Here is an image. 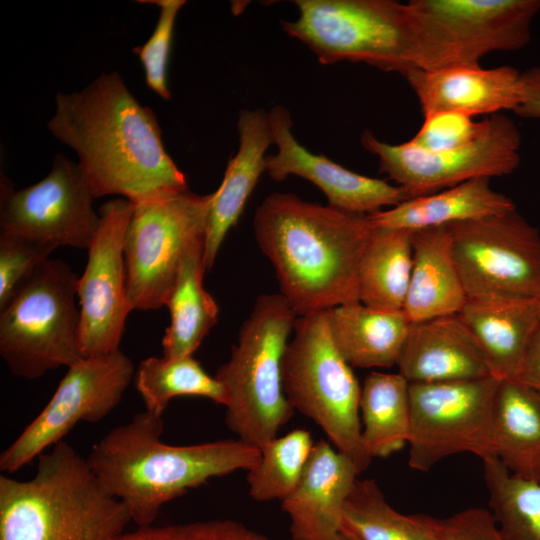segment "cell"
<instances>
[{
    "instance_id": "1",
    "label": "cell",
    "mask_w": 540,
    "mask_h": 540,
    "mask_svg": "<svg viewBox=\"0 0 540 540\" xmlns=\"http://www.w3.org/2000/svg\"><path fill=\"white\" fill-rule=\"evenodd\" d=\"M48 128L78 154L94 199L116 194L134 204L188 189L154 112L138 103L117 72L79 92L57 94Z\"/></svg>"
},
{
    "instance_id": "2",
    "label": "cell",
    "mask_w": 540,
    "mask_h": 540,
    "mask_svg": "<svg viewBox=\"0 0 540 540\" xmlns=\"http://www.w3.org/2000/svg\"><path fill=\"white\" fill-rule=\"evenodd\" d=\"M253 230L298 317L359 301V267L375 230L368 215L275 192L256 209Z\"/></svg>"
},
{
    "instance_id": "3",
    "label": "cell",
    "mask_w": 540,
    "mask_h": 540,
    "mask_svg": "<svg viewBox=\"0 0 540 540\" xmlns=\"http://www.w3.org/2000/svg\"><path fill=\"white\" fill-rule=\"evenodd\" d=\"M162 415L144 410L95 443L86 457L104 490L126 505L132 521L152 525L163 505L212 478L248 471L261 450L240 439L191 445L163 442Z\"/></svg>"
},
{
    "instance_id": "4",
    "label": "cell",
    "mask_w": 540,
    "mask_h": 540,
    "mask_svg": "<svg viewBox=\"0 0 540 540\" xmlns=\"http://www.w3.org/2000/svg\"><path fill=\"white\" fill-rule=\"evenodd\" d=\"M130 521L65 440L37 458L31 478L0 476V540H117Z\"/></svg>"
},
{
    "instance_id": "5",
    "label": "cell",
    "mask_w": 540,
    "mask_h": 540,
    "mask_svg": "<svg viewBox=\"0 0 540 540\" xmlns=\"http://www.w3.org/2000/svg\"><path fill=\"white\" fill-rule=\"evenodd\" d=\"M297 318L280 293L259 296L215 375L227 394L226 426L259 449L295 412L283 390L282 360Z\"/></svg>"
},
{
    "instance_id": "6",
    "label": "cell",
    "mask_w": 540,
    "mask_h": 540,
    "mask_svg": "<svg viewBox=\"0 0 540 540\" xmlns=\"http://www.w3.org/2000/svg\"><path fill=\"white\" fill-rule=\"evenodd\" d=\"M293 332L282 360L286 398L362 473L372 458L362 441L361 386L332 340L326 311L298 317Z\"/></svg>"
},
{
    "instance_id": "7",
    "label": "cell",
    "mask_w": 540,
    "mask_h": 540,
    "mask_svg": "<svg viewBox=\"0 0 540 540\" xmlns=\"http://www.w3.org/2000/svg\"><path fill=\"white\" fill-rule=\"evenodd\" d=\"M77 283L68 264L47 259L0 309V355L13 375L36 379L84 358Z\"/></svg>"
},
{
    "instance_id": "8",
    "label": "cell",
    "mask_w": 540,
    "mask_h": 540,
    "mask_svg": "<svg viewBox=\"0 0 540 540\" xmlns=\"http://www.w3.org/2000/svg\"><path fill=\"white\" fill-rule=\"evenodd\" d=\"M299 16L282 29L323 65L365 63L404 76L414 68L407 3L393 0H297Z\"/></svg>"
},
{
    "instance_id": "9",
    "label": "cell",
    "mask_w": 540,
    "mask_h": 540,
    "mask_svg": "<svg viewBox=\"0 0 540 540\" xmlns=\"http://www.w3.org/2000/svg\"><path fill=\"white\" fill-rule=\"evenodd\" d=\"M414 68L478 66L487 54L531 39L540 0H411Z\"/></svg>"
},
{
    "instance_id": "10",
    "label": "cell",
    "mask_w": 540,
    "mask_h": 540,
    "mask_svg": "<svg viewBox=\"0 0 540 540\" xmlns=\"http://www.w3.org/2000/svg\"><path fill=\"white\" fill-rule=\"evenodd\" d=\"M212 193L189 189L133 205L124 238L126 292L132 310L166 305L188 249L205 238Z\"/></svg>"
},
{
    "instance_id": "11",
    "label": "cell",
    "mask_w": 540,
    "mask_h": 540,
    "mask_svg": "<svg viewBox=\"0 0 540 540\" xmlns=\"http://www.w3.org/2000/svg\"><path fill=\"white\" fill-rule=\"evenodd\" d=\"M500 380L493 376L410 383L408 465L427 472L446 457H495L493 421Z\"/></svg>"
},
{
    "instance_id": "12",
    "label": "cell",
    "mask_w": 540,
    "mask_h": 540,
    "mask_svg": "<svg viewBox=\"0 0 540 540\" xmlns=\"http://www.w3.org/2000/svg\"><path fill=\"white\" fill-rule=\"evenodd\" d=\"M521 133L515 122L501 114L487 118L483 133L455 149L432 152L410 141L389 144L364 131L362 146L379 160L388 175L410 198L432 194L475 178L512 174L520 165Z\"/></svg>"
},
{
    "instance_id": "13",
    "label": "cell",
    "mask_w": 540,
    "mask_h": 540,
    "mask_svg": "<svg viewBox=\"0 0 540 540\" xmlns=\"http://www.w3.org/2000/svg\"><path fill=\"white\" fill-rule=\"evenodd\" d=\"M134 375L132 360L120 349L68 367L49 402L1 453L0 471L23 468L64 441L79 422L101 421L119 405Z\"/></svg>"
},
{
    "instance_id": "14",
    "label": "cell",
    "mask_w": 540,
    "mask_h": 540,
    "mask_svg": "<svg viewBox=\"0 0 540 540\" xmlns=\"http://www.w3.org/2000/svg\"><path fill=\"white\" fill-rule=\"evenodd\" d=\"M446 228L468 297L540 294V232L516 209Z\"/></svg>"
},
{
    "instance_id": "15",
    "label": "cell",
    "mask_w": 540,
    "mask_h": 540,
    "mask_svg": "<svg viewBox=\"0 0 540 540\" xmlns=\"http://www.w3.org/2000/svg\"><path fill=\"white\" fill-rule=\"evenodd\" d=\"M79 164L57 154L49 174L15 190L1 177L0 232L59 246L88 249L100 217Z\"/></svg>"
},
{
    "instance_id": "16",
    "label": "cell",
    "mask_w": 540,
    "mask_h": 540,
    "mask_svg": "<svg viewBox=\"0 0 540 540\" xmlns=\"http://www.w3.org/2000/svg\"><path fill=\"white\" fill-rule=\"evenodd\" d=\"M132 211V203L123 198L112 199L99 209L100 223L77 283L84 357L118 350L127 316L132 311L124 263V238Z\"/></svg>"
},
{
    "instance_id": "17",
    "label": "cell",
    "mask_w": 540,
    "mask_h": 540,
    "mask_svg": "<svg viewBox=\"0 0 540 540\" xmlns=\"http://www.w3.org/2000/svg\"><path fill=\"white\" fill-rule=\"evenodd\" d=\"M277 152L266 156V172L276 182L296 175L315 184L337 209L370 215L409 199L407 192L385 180L346 169L323 155L313 154L292 134V120L283 106L268 113Z\"/></svg>"
},
{
    "instance_id": "18",
    "label": "cell",
    "mask_w": 540,
    "mask_h": 540,
    "mask_svg": "<svg viewBox=\"0 0 540 540\" xmlns=\"http://www.w3.org/2000/svg\"><path fill=\"white\" fill-rule=\"evenodd\" d=\"M404 77L423 115L454 111L474 117L504 110L515 112L522 100V72L512 66L413 68Z\"/></svg>"
},
{
    "instance_id": "19",
    "label": "cell",
    "mask_w": 540,
    "mask_h": 540,
    "mask_svg": "<svg viewBox=\"0 0 540 540\" xmlns=\"http://www.w3.org/2000/svg\"><path fill=\"white\" fill-rule=\"evenodd\" d=\"M359 474L354 462L328 441L314 443L297 487L281 501L292 540H335Z\"/></svg>"
},
{
    "instance_id": "20",
    "label": "cell",
    "mask_w": 540,
    "mask_h": 540,
    "mask_svg": "<svg viewBox=\"0 0 540 540\" xmlns=\"http://www.w3.org/2000/svg\"><path fill=\"white\" fill-rule=\"evenodd\" d=\"M397 366L409 383L492 376L482 348L459 314L410 323Z\"/></svg>"
},
{
    "instance_id": "21",
    "label": "cell",
    "mask_w": 540,
    "mask_h": 540,
    "mask_svg": "<svg viewBox=\"0 0 540 540\" xmlns=\"http://www.w3.org/2000/svg\"><path fill=\"white\" fill-rule=\"evenodd\" d=\"M239 148L228 161L219 188L212 193L205 234L207 271L214 265L229 230L239 220L260 176L266 171L265 153L274 144L268 113L241 110L237 122Z\"/></svg>"
},
{
    "instance_id": "22",
    "label": "cell",
    "mask_w": 540,
    "mask_h": 540,
    "mask_svg": "<svg viewBox=\"0 0 540 540\" xmlns=\"http://www.w3.org/2000/svg\"><path fill=\"white\" fill-rule=\"evenodd\" d=\"M458 314L482 348L491 375L500 381L516 379L527 344L540 322L535 299L473 296Z\"/></svg>"
},
{
    "instance_id": "23",
    "label": "cell",
    "mask_w": 540,
    "mask_h": 540,
    "mask_svg": "<svg viewBox=\"0 0 540 540\" xmlns=\"http://www.w3.org/2000/svg\"><path fill=\"white\" fill-rule=\"evenodd\" d=\"M413 265L403 308L410 323L458 314L468 298L446 227L413 231Z\"/></svg>"
},
{
    "instance_id": "24",
    "label": "cell",
    "mask_w": 540,
    "mask_h": 540,
    "mask_svg": "<svg viewBox=\"0 0 540 540\" xmlns=\"http://www.w3.org/2000/svg\"><path fill=\"white\" fill-rule=\"evenodd\" d=\"M514 209L513 200L495 191L489 178H475L432 194L409 198L368 216L379 228L417 231L482 219Z\"/></svg>"
},
{
    "instance_id": "25",
    "label": "cell",
    "mask_w": 540,
    "mask_h": 540,
    "mask_svg": "<svg viewBox=\"0 0 540 540\" xmlns=\"http://www.w3.org/2000/svg\"><path fill=\"white\" fill-rule=\"evenodd\" d=\"M332 340L351 367L397 365L410 322L403 311H383L360 301L326 311Z\"/></svg>"
},
{
    "instance_id": "26",
    "label": "cell",
    "mask_w": 540,
    "mask_h": 540,
    "mask_svg": "<svg viewBox=\"0 0 540 540\" xmlns=\"http://www.w3.org/2000/svg\"><path fill=\"white\" fill-rule=\"evenodd\" d=\"M494 456L514 476L540 483V393L517 380L499 383Z\"/></svg>"
},
{
    "instance_id": "27",
    "label": "cell",
    "mask_w": 540,
    "mask_h": 540,
    "mask_svg": "<svg viewBox=\"0 0 540 540\" xmlns=\"http://www.w3.org/2000/svg\"><path fill=\"white\" fill-rule=\"evenodd\" d=\"M205 238L186 252L166 306L170 324L162 339V356H192L218 320L219 308L205 290Z\"/></svg>"
},
{
    "instance_id": "28",
    "label": "cell",
    "mask_w": 540,
    "mask_h": 540,
    "mask_svg": "<svg viewBox=\"0 0 540 540\" xmlns=\"http://www.w3.org/2000/svg\"><path fill=\"white\" fill-rule=\"evenodd\" d=\"M413 231L375 230L362 257L359 301L374 309L403 311L413 265Z\"/></svg>"
},
{
    "instance_id": "29",
    "label": "cell",
    "mask_w": 540,
    "mask_h": 540,
    "mask_svg": "<svg viewBox=\"0 0 540 540\" xmlns=\"http://www.w3.org/2000/svg\"><path fill=\"white\" fill-rule=\"evenodd\" d=\"M410 383L398 373H369L361 387L362 441L373 459L401 450L410 434Z\"/></svg>"
},
{
    "instance_id": "30",
    "label": "cell",
    "mask_w": 540,
    "mask_h": 540,
    "mask_svg": "<svg viewBox=\"0 0 540 540\" xmlns=\"http://www.w3.org/2000/svg\"><path fill=\"white\" fill-rule=\"evenodd\" d=\"M135 386L145 410L160 415L178 396L205 397L224 407L227 403L223 385L193 356L145 358L135 372Z\"/></svg>"
},
{
    "instance_id": "31",
    "label": "cell",
    "mask_w": 540,
    "mask_h": 540,
    "mask_svg": "<svg viewBox=\"0 0 540 540\" xmlns=\"http://www.w3.org/2000/svg\"><path fill=\"white\" fill-rule=\"evenodd\" d=\"M483 467L489 510L505 540H540V483L512 475L496 457Z\"/></svg>"
},
{
    "instance_id": "32",
    "label": "cell",
    "mask_w": 540,
    "mask_h": 540,
    "mask_svg": "<svg viewBox=\"0 0 540 540\" xmlns=\"http://www.w3.org/2000/svg\"><path fill=\"white\" fill-rule=\"evenodd\" d=\"M348 540H425L410 515L395 510L374 479H357L341 514Z\"/></svg>"
},
{
    "instance_id": "33",
    "label": "cell",
    "mask_w": 540,
    "mask_h": 540,
    "mask_svg": "<svg viewBox=\"0 0 540 540\" xmlns=\"http://www.w3.org/2000/svg\"><path fill=\"white\" fill-rule=\"evenodd\" d=\"M313 446L311 433L297 428L261 447L259 462L247 471L251 498L266 502L288 497L302 477Z\"/></svg>"
},
{
    "instance_id": "34",
    "label": "cell",
    "mask_w": 540,
    "mask_h": 540,
    "mask_svg": "<svg viewBox=\"0 0 540 540\" xmlns=\"http://www.w3.org/2000/svg\"><path fill=\"white\" fill-rule=\"evenodd\" d=\"M55 249L45 242L0 232V309Z\"/></svg>"
},
{
    "instance_id": "35",
    "label": "cell",
    "mask_w": 540,
    "mask_h": 540,
    "mask_svg": "<svg viewBox=\"0 0 540 540\" xmlns=\"http://www.w3.org/2000/svg\"><path fill=\"white\" fill-rule=\"evenodd\" d=\"M154 3L160 7V15L153 33L142 46L135 47L133 53L137 54L142 62L145 80L150 89L165 100L170 99L167 86V68L169 54L173 39L174 24L184 0H156L141 1Z\"/></svg>"
},
{
    "instance_id": "36",
    "label": "cell",
    "mask_w": 540,
    "mask_h": 540,
    "mask_svg": "<svg viewBox=\"0 0 540 540\" xmlns=\"http://www.w3.org/2000/svg\"><path fill=\"white\" fill-rule=\"evenodd\" d=\"M117 540H270L231 519L195 521L171 525H147L124 532Z\"/></svg>"
},
{
    "instance_id": "37",
    "label": "cell",
    "mask_w": 540,
    "mask_h": 540,
    "mask_svg": "<svg viewBox=\"0 0 540 540\" xmlns=\"http://www.w3.org/2000/svg\"><path fill=\"white\" fill-rule=\"evenodd\" d=\"M425 540H505L489 509L472 507L447 517L411 514Z\"/></svg>"
},
{
    "instance_id": "38",
    "label": "cell",
    "mask_w": 540,
    "mask_h": 540,
    "mask_svg": "<svg viewBox=\"0 0 540 540\" xmlns=\"http://www.w3.org/2000/svg\"><path fill=\"white\" fill-rule=\"evenodd\" d=\"M487 118L475 121L472 116L440 111L424 115L418 132L409 141L427 151L438 152L465 146L485 130Z\"/></svg>"
},
{
    "instance_id": "39",
    "label": "cell",
    "mask_w": 540,
    "mask_h": 540,
    "mask_svg": "<svg viewBox=\"0 0 540 540\" xmlns=\"http://www.w3.org/2000/svg\"><path fill=\"white\" fill-rule=\"evenodd\" d=\"M522 100L515 113L523 118L540 120V64L522 72Z\"/></svg>"
},
{
    "instance_id": "40",
    "label": "cell",
    "mask_w": 540,
    "mask_h": 540,
    "mask_svg": "<svg viewBox=\"0 0 540 540\" xmlns=\"http://www.w3.org/2000/svg\"><path fill=\"white\" fill-rule=\"evenodd\" d=\"M514 380L540 393V322L527 344L519 373Z\"/></svg>"
},
{
    "instance_id": "41",
    "label": "cell",
    "mask_w": 540,
    "mask_h": 540,
    "mask_svg": "<svg viewBox=\"0 0 540 540\" xmlns=\"http://www.w3.org/2000/svg\"><path fill=\"white\" fill-rule=\"evenodd\" d=\"M534 299H535L537 313H538V317H539V321H540V294L537 297H535Z\"/></svg>"
},
{
    "instance_id": "42",
    "label": "cell",
    "mask_w": 540,
    "mask_h": 540,
    "mask_svg": "<svg viewBox=\"0 0 540 540\" xmlns=\"http://www.w3.org/2000/svg\"><path fill=\"white\" fill-rule=\"evenodd\" d=\"M335 540H348V539L344 537L342 534H339Z\"/></svg>"
}]
</instances>
